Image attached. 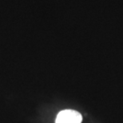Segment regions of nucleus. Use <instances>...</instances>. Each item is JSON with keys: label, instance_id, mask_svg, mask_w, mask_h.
Wrapping results in <instances>:
<instances>
[{"label": "nucleus", "instance_id": "nucleus-1", "mask_svg": "<svg viewBox=\"0 0 123 123\" xmlns=\"http://www.w3.org/2000/svg\"><path fill=\"white\" fill-rule=\"evenodd\" d=\"M82 121L80 113L73 110H65L58 113L55 123H81Z\"/></svg>", "mask_w": 123, "mask_h": 123}]
</instances>
